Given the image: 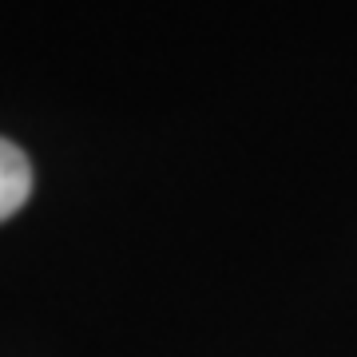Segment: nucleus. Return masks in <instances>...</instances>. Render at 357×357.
<instances>
[{
    "mask_svg": "<svg viewBox=\"0 0 357 357\" xmlns=\"http://www.w3.org/2000/svg\"><path fill=\"white\" fill-rule=\"evenodd\" d=\"M32 195V163L16 143L0 139V222L13 218Z\"/></svg>",
    "mask_w": 357,
    "mask_h": 357,
    "instance_id": "obj_1",
    "label": "nucleus"
}]
</instances>
